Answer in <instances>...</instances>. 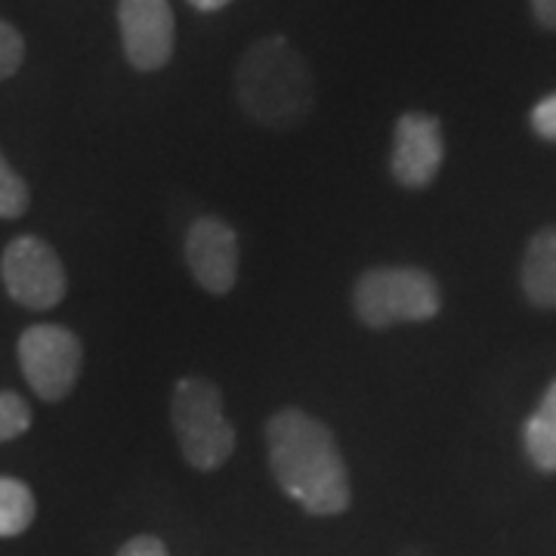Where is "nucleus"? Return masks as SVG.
Wrapping results in <instances>:
<instances>
[{"label": "nucleus", "mask_w": 556, "mask_h": 556, "mask_svg": "<svg viewBox=\"0 0 556 556\" xmlns=\"http://www.w3.org/2000/svg\"><path fill=\"white\" fill-rule=\"evenodd\" d=\"M0 278L7 294L25 309H53L65 298V269L60 254L38 236H20L0 257Z\"/></svg>", "instance_id": "obj_6"}, {"label": "nucleus", "mask_w": 556, "mask_h": 556, "mask_svg": "<svg viewBox=\"0 0 556 556\" xmlns=\"http://www.w3.org/2000/svg\"><path fill=\"white\" fill-rule=\"evenodd\" d=\"M170 420L179 452L195 470H219L236 448V427L223 412V393L204 378H182L174 387Z\"/></svg>", "instance_id": "obj_3"}, {"label": "nucleus", "mask_w": 556, "mask_h": 556, "mask_svg": "<svg viewBox=\"0 0 556 556\" xmlns=\"http://www.w3.org/2000/svg\"><path fill=\"white\" fill-rule=\"evenodd\" d=\"M269 467L278 489L316 517H334L350 507V473L331 430L300 408H281L266 427Z\"/></svg>", "instance_id": "obj_1"}, {"label": "nucleus", "mask_w": 556, "mask_h": 556, "mask_svg": "<svg viewBox=\"0 0 556 556\" xmlns=\"http://www.w3.org/2000/svg\"><path fill=\"white\" fill-rule=\"evenodd\" d=\"M532 16L544 31H556V0H529Z\"/></svg>", "instance_id": "obj_18"}, {"label": "nucleus", "mask_w": 556, "mask_h": 556, "mask_svg": "<svg viewBox=\"0 0 556 556\" xmlns=\"http://www.w3.org/2000/svg\"><path fill=\"white\" fill-rule=\"evenodd\" d=\"M186 263L207 294H229L239 278V236L219 217H201L186 236Z\"/></svg>", "instance_id": "obj_8"}, {"label": "nucleus", "mask_w": 556, "mask_h": 556, "mask_svg": "<svg viewBox=\"0 0 556 556\" xmlns=\"http://www.w3.org/2000/svg\"><path fill=\"white\" fill-rule=\"evenodd\" d=\"M236 97L248 118L269 130H291L309 118L316 105V84L298 47L285 35H269L241 53Z\"/></svg>", "instance_id": "obj_2"}, {"label": "nucleus", "mask_w": 556, "mask_h": 556, "mask_svg": "<svg viewBox=\"0 0 556 556\" xmlns=\"http://www.w3.org/2000/svg\"><path fill=\"white\" fill-rule=\"evenodd\" d=\"M522 291L541 309H556V226L532 236L522 254Z\"/></svg>", "instance_id": "obj_10"}, {"label": "nucleus", "mask_w": 556, "mask_h": 556, "mask_svg": "<svg viewBox=\"0 0 556 556\" xmlns=\"http://www.w3.org/2000/svg\"><path fill=\"white\" fill-rule=\"evenodd\" d=\"M35 510V495L22 479L0 477V538L22 535L31 526Z\"/></svg>", "instance_id": "obj_12"}, {"label": "nucleus", "mask_w": 556, "mask_h": 556, "mask_svg": "<svg viewBox=\"0 0 556 556\" xmlns=\"http://www.w3.org/2000/svg\"><path fill=\"white\" fill-rule=\"evenodd\" d=\"M529 121H532V130H535L538 137L547 139V142H556V93L538 102Z\"/></svg>", "instance_id": "obj_16"}, {"label": "nucleus", "mask_w": 556, "mask_h": 556, "mask_svg": "<svg viewBox=\"0 0 556 556\" xmlns=\"http://www.w3.org/2000/svg\"><path fill=\"white\" fill-rule=\"evenodd\" d=\"M526 452L532 457V464L556 473V380L547 387V393L535 408V415L526 420Z\"/></svg>", "instance_id": "obj_11"}, {"label": "nucleus", "mask_w": 556, "mask_h": 556, "mask_svg": "<svg viewBox=\"0 0 556 556\" xmlns=\"http://www.w3.org/2000/svg\"><path fill=\"white\" fill-rule=\"evenodd\" d=\"M118 556H167V547H164L161 538L139 535L130 538V541L118 551Z\"/></svg>", "instance_id": "obj_17"}, {"label": "nucleus", "mask_w": 556, "mask_h": 556, "mask_svg": "<svg viewBox=\"0 0 556 556\" xmlns=\"http://www.w3.org/2000/svg\"><path fill=\"white\" fill-rule=\"evenodd\" d=\"M84 350L62 325H31L20 338V365L28 387L43 402H62L75 390Z\"/></svg>", "instance_id": "obj_5"}, {"label": "nucleus", "mask_w": 556, "mask_h": 556, "mask_svg": "<svg viewBox=\"0 0 556 556\" xmlns=\"http://www.w3.org/2000/svg\"><path fill=\"white\" fill-rule=\"evenodd\" d=\"M195 10H201V13H217V10H223V7H229L232 0H189Z\"/></svg>", "instance_id": "obj_19"}, {"label": "nucleus", "mask_w": 556, "mask_h": 556, "mask_svg": "<svg viewBox=\"0 0 556 556\" xmlns=\"http://www.w3.org/2000/svg\"><path fill=\"white\" fill-rule=\"evenodd\" d=\"M31 427V408L20 393H0V442L22 437Z\"/></svg>", "instance_id": "obj_14"}, {"label": "nucleus", "mask_w": 556, "mask_h": 556, "mask_svg": "<svg viewBox=\"0 0 556 556\" xmlns=\"http://www.w3.org/2000/svg\"><path fill=\"white\" fill-rule=\"evenodd\" d=\"M442 159H445L442 124L427 112H405L396 121L393 159H390V170L399 186L405 189L430 186L442 167Z\"/></svg>", "instance_id": "obj_9"}, {"label": "nucleus", "mask_w": 556, "mask_h": 556, "mask_svg": "<svg viewBox=\"0 0 556 556\" xmlns=\"http://www.w3.org/2000/svg\"><path fill=\"white\" fill-rule=\"evenodd\" d=\"M28 204H31V195H28L25 179L10 167V161L0 152V219L22 217L28 211Z\"/></svg>", "instance_id": "obj_13"}, {"label": "nucleus", "mask_w": 556, "mask_h": 556, "mask_svg": "<svg viewBox=\"0 0 556 556\" xmlns=\"http://www.w3.org/2000/svg\"><path fill=\"white\" fill-rule=\"evenodd\" d=\"M25 62V40L20 28H13L7 20H0V80L13 78Z\"/></svg>", "instance_id": "obj_15"}, {"label": "nucleus", "mask_w": 556, "mask_h": 556, "mask_svg": "<svg viewBox=\"0 0 556 556\" xmlns=\"http://www.w3.org/2000/svg\"><path fill=\"white\" fill-rule=\"evenodd\" d=\"M121 47L137 72H161L177 47V20L167 0H118Z\"/></svg>", "instance_id": "obj_7"}, {"label": "nucleus", "mask_w": 556, "mask_h": 556, "mask_svg": "<svg viewBox=\"0 0 556 556\" xmlns=\"http://www.w3.org/2000/svg\"><path fill=\"white\" fill-rule=\"evenodd\" d=\"M353 306L362 325L383 331L402 321H427L439 313L437 278L420 266H375L353 288Z\"/></svg>", "instance_id": "obj_4"}]
</instances>
